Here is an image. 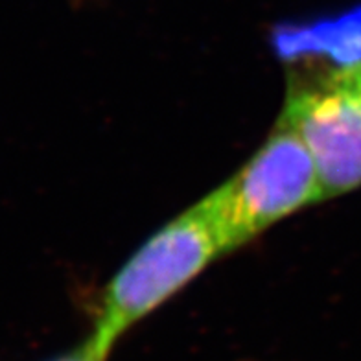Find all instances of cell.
<instances>
[{
  "label": "cell",
  "mask_w": 361,
  "mask_h": 361,
  "mask_svg": "<svg viewBox=\"0 0 361 361\" xmlns=\"http://www.w3.org/2000/svg\"><path fill=\"white\" fill-rule=\"evenodd\" d=\"M231 251L210 197L153 233L104 288L92 338L113 350L129 328Z\"/></svg>",
  "instance_id": "obj_1"
},
{
  "label": "cell",
  "mask_w": 361,
  "mask_h": 361,
  "mask_svg": "<svg viewBox=\"0 0 361 361\" xmlns=\"http://www.w3.org/2000/svg\"><path fill=\"white\" fill-rule=\"evenodd\" d=\"M209 197L233 251L297 210L323 201V192L306 144L279 118L260 149Z\"/></svg>",
  "instance_id": "obj_2"
},
{
  "label": "cell",
  "mask_w": 361,
  "mask_h": 361,
  "mask_svg": "<svg viewBox=\"0 0 361 361\" xmlns=\"http://www.w3.org/2000/svg\"><path fill=\"white\" fill-rule=\"evenodd\" d=\"M281 118L299 133L317 170L323 200L361 186V92L350 68L290 90Z\"/></svg>",
  "instance_id": "obj_3"
},
{
  "label": "cell",
  "mask_w": 361,
  "mask_h": 361,
  "mask_svg": "<svg viewBox=\"0 0 361 361\" xmlns=\"http://www.w3.org/2000/svg\"><path fill=\"white\" fill-rule=\"evenodd\" d=\"M109 354V350H105L100 343L96 341L92 336H89L76 348H72V350L65 352L61 356L52 357V360L48 361H107Z\"/></svg>",
  "instance_id": "obj_4"
},
{
  "label": "cell",
  "mask_w": 361,
  "mask_h": 361,
  "mask_svg": "<svg viewBox=\"0 0 361 361\" xmlns=\"http://www.w3.org/2000/svg\"><path fill=\"white\" fill-rule=\"evenodd\" d=\"M350 74L352 78H354V81H356L357 89H360L361 92V63H356V65H350Z\"/></svg>",
  "instance_id": "obj_5"
}]
</instances>
